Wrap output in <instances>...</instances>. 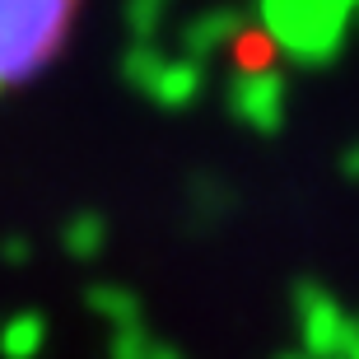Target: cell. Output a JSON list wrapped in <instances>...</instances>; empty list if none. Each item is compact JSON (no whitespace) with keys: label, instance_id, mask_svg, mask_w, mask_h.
<instances>
[{"label":"cell","instance_id":"7a4b0ae2","mask_svg":"<svg viewBox=\"0 0 359 359\" xmlns=\"http://www.w3.org/2000/svg\"><path fill=\"white\" fill-rule=\"evenodd\" d=\"M355 5L359 0H262V24L280 52L322 66L336 56Z\"/></svg>","mask_w":359,"mask_h":359},{"label":"cell","instance_id":"9c48e42d","mask_svg":"<svg viewBox=\"0 0 359 359\" xmlns=\"http://www.w3.org/2000/svg\"><path fill=\"white\" fill-rule=\"evenodd\" d=\"M89 308H98V318H112L121 332L140 327V299H135L131 290H121V285H98V290H89Z\"/></svg>","mask_w":359,"mask_h":359},{"label":"cell","instance_id":"4fadbf2b","mask_svg":"<svg viewBox=\"0 0 359 359\" xmlns=\"http://www.w3.org/2000/svg\"><path fill=\"white\" fill-rule=\"evenodd\" d=\"M5 257H10V262H24V257H28L24 243H5Z\"/></svg>","mask_w":359,"mask_h":359},{"label":"cell","instance_id":"7c38bea8","mask_svg":"<svg viewBox=\"0 0 359 359\" xmlns=\"http://www.w3.org/2000/svg\"><path fill=\"white\" fill-rule=\"evenodd\" d=\"M341 168H346V177H355V182H359V140L346 149V159H341Z\"/></svg>","mask_w":359,"mask_h":359},{"label":"cell","instance_id":"3957f363","mask_svg":"<svg viewBox=\"0 0 359 359\" xmlns=\"http://www.w3.org/2000/svg\"><path fill=\"white\" fill-rule=\"evenodd\" d=\"M294 304H299V322H304V341H308V355L313 359H341L346 346L355 341V322L341 313L332 294L304 280L299 290H294Z\"/></svg>","mask_w":359,"mask_h":359},{"label":"cell","instance_id":"ba28073f","mask_svg":"<svg viewBox=\"0 0 359 359\" xmlns=\"http://www.w3.org/2000/svg\"><path fill=\"white\" fill-rule=\"evenodd\" d=\"M42 341H47V322L38 313H19L0 332V355L5 359H33L42 350Z\"/></svg>","mask_w":359,"mask_h":359},{"label":"cell","instance_id":"30bf717a","mask_svg":"<svg viewBox=\"0 0 359 359\" xmlns=\"http://www.w3.org/2000/svg\"><path fill=\"white\" fill-rule=\"evenodd\" d=\"M163 66H168V61H163L159 47H145V42H135L131 56L121 61V75H126V84H131V89L149 93V89H154V80H159V70H163Z\"/></svg>","mask_w":359,"mask_h":359},{"label":"cell","instance_id":"5b68a950","mask_svg":"<svg viewBox=\"0 0 359 359\" xmlns=\"http://www.w3.org/2000/svg\"><path fill=\"white\" fill-rule=\"evenodd\" d=\"M233 28H238L233 10H205V14H196V19L182 28L187 61H191V66H201L205 56H215V52L229 42V33H233Z\"/></svg>","mask_w":359,"mask_h":359},{"label":"cell","instance_id":"5bb4252c","mask_svg":"<svg viewBox=\"0 0 359 359\" xmlns=\"http://www.w3.org/2000/svg\"><path fill=\"white\" fill-rule=\"evenodd\" d=\"M285 359H313V355H285Z\"/></svg>","mask_w":359,"mask_h":359},{"label":"cell","instance_id":"52a82bcc","mask_svg":"<svg viewBox=\"0 0 359 359\" xmlns=\"http://www.w3.org/2000/svg\"><path fill=\"white\" fill-rule=\"evenodd\" d=\"M61 248H66L70 257H80V262L98 257L107 248V219L98 210H80L66 229H61Z\"/></svg>","mask_w":359,"mask_h":359},{"label":"cell","instance_id":"6da1fadb","mask_svg":"<svg viewBox=\"0 0 359 359\" xmlns=\"http://www.w3.org/2000/svg\"><path fill=\"white\" fill-rule=\"evenodd\" d=\"M75 0H0V89L33 80L70 33Z\"/></svg>","mask_w":359,"mask_h":359},{"label":"cell","instance_id":"8992f818","mask_svg":"<svg viewBox=\"0 0 359 359\" xmlns=\"http://www.w3.org/2000/svg\"><path fill=\"white\" fill-rule=\"evenodd\" d=\"M196 93H201V66H191L187 56H177V61H168V66L159 70L149 98H154L159 107H187Z\"/></svg>","mask_w":359,"mask_h":359},{"label":"cell","instance_id":"277c9868","mask_svg":"<svg viewBox=\"0 0 359 359\" xmlns=\"http://www.w3.org/2000/svg\"><path fill=\"white\" fill-rule=\"evenodd\" d=\"M229 107H233V117H238L248 131L276 135L280 121H285V84H280L276 70L252 66L248 75L233 80V89H229Z\"/></svg>","mask_w":359,"mask_h":359},{"label":"cell","instance_id":"8fae6325","mask_svg":"<svg viewBox=\"0 0 359 359\" xmlns=\"http://www.w3.org/2000/svg\"><path fill=\"white\" fill-rule=\"evenodd\" d=\"M163 10H168V0H126V14H131L135 33H149L163 19Z\"/></svg>","mask_w":359,"mask_h":359}]
</instances>
